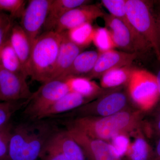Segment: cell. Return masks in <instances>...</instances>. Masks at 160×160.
I'll return each mask as SVG.
<instances>
[{"instance_id": "1", "label": "cell", "mask_w": 160, "mask_h": 160, "mask_svg": "<svg viewBox=\"0 0 160 160\" xmlns=\"http://www.w3.org/2000/svg\"><path fill=\"white\" fill-rule=\"evenodd\" d=\"M147 113L133 107L105 117H79L68 118L66 128L76 129L88 137L106 141L120 135L136 133L143 130Z\"/></svg>"}, {"instance_id": "2", "label": "cell", "mask_w": 160, "mask_h": 160, "mask_svg": "<svg viewBox=\"0 0 160 160\" xmlns=\"http://www.w3.org/2000/svg\"><path fill=\"white\" fill-rule=\"evenodd\" d=\"M58 129L45 119L32 120L12 127L9 146L8 160H37Z\"/></svg>"}, {"instance_id": "3", "label": "cell", "mask_w": 160, "mask_h": 160, "mask_svg": "<svg viewBox=\"0 0 160 160\" xmlns=\"http://www.w3.org/2000/svg\"><path fill=\"white\" fill-rule=\"evenodd\" d=\"M62 33L54 30L40 34L32 47L28 77L42 84L51 80L60 44Z\"/></svg>"}, {"instance_id": "4", "label": "cell", "mask_w": 160, "mask_h": 160, "mask_svg": "<svg viewBox=\"0 0 160 160\" xmlns=\"http://www.w3.org/2000/svg\"><path fill=\"white\" fill-rule=\"evenodd\" d=\"M135 107L128 93L127 86L107 89L95 99L77 109L61 115L68 118L105 117Z\"/></svg>"}, {"instance_id": "5", "label": "cell", "mask_w": 160, "mask_h": 160, "mask_svg": "<svg viewBox=\"0 0 160 160\" xmlns=\"http://www.w3.org/2000/svg\"><path fill=\"white\" fill-rule=\"evenodd\" d=\"M116 48L124 52L137 54L150 48L148 43L131 26L126 14V7L122 6L112 15L104 13L102 17Z\"/></svg>"}, {"instance_id": "6", "label": "cell", "mask_w": 160, "mask_h": 160, "mask_svg": "<svg viewBox=\"0 0 160 160\" xmlns=\"http://www.w3.org/2000/svg\"><path fill=\"white\" fill-rule=\"evenodd\" d=\"M126 12L131 26L146 40L160 61V43L151 2L126 0Z\"/></svg>"}, {"instance_id": "7", "label": "cell", "mask_w": 160, "mask_h": 160, "mask_svg": "<svg viewBox=\"0 0 160 160\" xmlns=\"http://www.w3.org/2000/svg\"><path fill=\"white\" fill-rule=\"evenodd\" d=\"M127 89L133 106L146 113L159 101L156 76L145 69H133Z\"/></svg>"}, {"instance_id": "8", "label": "cell", "mask_w": 160, "mask_h": 160, "mask_svg": "<svg viewBox=\"0 0 160 160\" xmlns=\"http://www.w3.org/2000/svg\"><path fill=\"white\" fill-rule=\"evenodd\" d=\"M69 92L64 78H58L43 83L29 99L24 108V115L30 121L39 120L47 109Z\"/></svg>"}, {"instance_id": "9", "label": "cell", "mask_w": 160, "mask_h": 160, "mask_svg": "<svg viewBox=\"0 0 160 160\" xmlns=\"http://www.w3.org/2000/svg\"><path fill=\"white\" fill-rule=\"evenodd\" d=\"M66 129L81 146L86 160H126L108 142L89 137L72 128Z\"/></svg>"}, {"instance_id": "10", "label": "cell", "mask_w": 160, "mask_h": 160, "mask_svg": "<svg viewBox=\"0 0 160 160\" xmlns=\"http://www.w3.org/2000/svg\"><path fill=\"white\" fill-rule=\"evenodd\" d=\"M52 0H30L23 12L20 26L26 32L32 47L46 22Z\"/></svg>"}, {"instance_id": "11", "label": "cell", "mask_w": 160, "mask_h": 160, "mask_svg": "<svg viewBox=\"0 0 160 160\" xmlns=\"http://www.w3.org/2000/svg\"><path fill=\"white\" fill-rule=\"evenodd\" d=\"M23 75L0 68V102H13L29 99L32 92Z\"/></svg>"}, {"instance_id": "12", "label": "cell", "mask_w": 160, "mask_h": 160, "mask_svg": "<svg viewBox=\"0 0 160 160\" xmlns=\"http://www.w3.org/2000/svg\"><path fill=\"white\" fill-rule=\"evenodd\" d=\"M105 12L96 4H87L77 7L67 12L58 22L54 31L58 32L68 31L85 24L91 23Z\"/></svg>"}, {"instance_id": "13", "label": "cell", "mask_w": 160, "mask_h": 160, "mask_svg": "<svg viewBox=\"0 0 160 160\" xmlns=\"http://www.w3.org/2000/svg\"><path fill=\"white\" fill-rule=\"evenodd\" d=\"M137 54L112 49L100 53L93 69L86 78H99L107 71L116 68L131 66Z\"/></svg>"}, {"instance_id": "14", "label": "cell", "mask_w": 160, "mask_h": 160, "mask_svg": "<svg viewBox=\"0 0 160 160\" xmlns=\"http://www.w3.org/2000/svg\"><path fill=\"white\" fill-rule=\"evenodd\" d=\"M61 33L62 40L51 80L62 77L70 68L76 58L82 52L83 49L69 40L67 31Z\"/></svg>"}, {"instance_id": "15", "label": "cell", "mask_w": 160, "mask_h": 160, "mask_svg": "<svg viewBox=\"0 0 160 160\" xmlns=\"http://www.w3.org/2000/svg\"><path fill=\"white\" fill-rule=\"evenodd\" d=\"M9 40L28 77L32 46L27 35L20 25L14 24L12 29Z\"/></svg>"}, {"instance_id": "16", "label": "cell", "mask_w": 160, "mask_h": 160, "mask_svg": "<svg viewBox=\"0 0 160 160\" xmlns=\"http://www.w3.org/2000/svg\"><path fill=\"white\" fill-rule=\"evenodd\" d=\"M90 102L76 92H69L58 100L40 117L39 120L46 119L65 114Z\"/></svg>"}, {"instance_id": "17", "label": "cell", "mask_w": 160, "mask_h": 160, "mask_svg": "<svg viewBox=\"0 0 160 160\" xmlns=\"http://www.w3.org/2000/svg\"><path fill=\"white\" fill-rule=\"evenodd\" d=\"M88 0H52L44 26L46 31L54 30L58 21L72 9L90 4Z\"/></svg>"}, {"instance_id": "18", "label": "cell", "mask_w": 160, "mask_h": 160, "mask_svg": "<svg viewBox=\"0 0 160 160\" xmlns=\"http://www.w3.org/2000/svg\"><path fill=\"white\" fill-rule=\"evenodd\" d=\"M69 92H76L90 101H93L104 93V89L92 80L83 77L64 78Z\"/></svg>"}, {"instance_id": "19", "label": "cell", "mask_w": 160, "mask_h": 160, "mask_svg": "<svg viewBox=\"0 0 160 160\" xmlns=\"http://www.w3.org/2000/svg\"><path fill=\"white\" fill-rule=\"evenodd\" d=\"M52 140L69 160H86L81 146L69 134L67 129L58 130Z\"/></svg>"}, {"instance_id": "20", "label": "cell", "mask_w": 160, "mask_h": 160, "mask_svg": "<svg viewBox=\"0 0 160 160\" xmlns=\"http://www.w3.org/2000/svg\"><path fill=\"white\" fill-rule=\"evenodd\" d=\"M99 52L94 50L82 52L75 59L72 65L60 78L86 77L93 69Z\"/></svg>"}, {"instance_id": "21", "label": "cell", "mask_w": 160, "mask_h": 160, "mask_svg": "<svg viewBox=\"0 0 160 160\" xmlns=\"http://www.w3.org/2000/svg\"><path fill=\"white\" fill-rule=\"evenodd\" d=\"M134 139L128 146L125 152L126 160H151L153 148L142 130L133 135Z\"/></svg>"}, {"instance_id": "22", "label": "cell", "mask_w": 160, "mask_h": 160, "mask_svg": "<svg viewBox=\"0 0 160 160\" xmlns=\"http://www.w3.org/2000/svg\"><path fill=\"white\" fill-rule=\"evenodd\" d=\"M133 69L129 66L107 71L100 78V86L103 89H110L127 86Z\"/></svg>"}, {"instance_id": "23", "label": "cell", "mask_w": 160, "mask_h": 160, "mask_svg": "<svg viewBox=\"0 0 160 160\" xmlns=\"http://www.w3.org/2000/svg\"><path fill=\"white\" fill-rule=\"evenodd\" d=\"M0 63L3 69L27 78L19 58L12 46L9 38L0 48Z\"/></svg>"}, {"instance_id": "24", "label": "cell", "mask_w": 160, "mask_h": 160, "mask_svg": "<svg viewBox=\"0 0 160 160\" xmlns=\"http://www.w3.org/2000/svg\"><path fill=\"white\" fill-rule=\"evenodd\" d=\"M94 31L91 23H87L66 31L69 40L84 49L92 42Z\"/></svg>"}, {"instance_id": "25", "label": "cell", "mask_w": 160, "mask_h": 160, "mask_svg": "<svg viewBox=\"0 0 160 160\" xmlns=\"http://www.w3.org/2000/svg\"><path fill=\"white\" fill-rule=\"evenodd\" d=\"M143 131L148 140L155 142L160 138V103L146 114L143 122Z\"/></svg>"}, {"instance_id": "26", "label": "cell", "mask_w": 160, "mask_h": 160, "mask_svg": "<svg viewBox=\"0 0 160 160\" xmlns=\"http://www.w3.org/2000/svg\"><path fill=\"white\" fill-rule=\"evenodd\" d=\"M92 42L100 53L116 48L110 32L106 27L95 28Z\"/></svg>"}, {"instance_id": "27", "label": "cell", "mask_w": 160, "mask_h": 160, "mask_svg": "<svg viewBox=\"0 0 160 160\" xmlns=\"http://www.w3.org/2000/svg\"><path fill=\"white\" fill-rule=\"evenodd\" d=\"M29 100L13 102H0V127L9 123L15 113L20 109L25 108Z\"/></svg>"}, {"instance_id": "28", "label": "cell", "mask_w": 160, "mask_h": 160, "mask_svg": "<svg viewBox=\"0 0 160 160\" xmlns=\"http://www.w3.org/2000/svg\"><path fill=\"white\" fill-rule=\"evenodd\" d=\"M24 0H0V12H7L13 20L21 18L26 8Z\"/></svg>"}, {"instance_id": "29", "label": "cell", "mask_w": 160, "mask_h": 160, "mask_svg": "<svg viewBox=\"0 0 160 160\" xmlns=\"http://www.w3.org/2000/svg\"><path fill=\"white\" fill-rule=\"evenodd\" d=\"M39 158L41 160H69L55 144L51 138L44 146Z\"/></svg>"}, {"instance_id": "30", "label": "cell", "mask_w": 160, "mask_h": 160, "mask_svg": "<svg viewBox=\"0 0 160 160\" xmlns=\"http://www.w3.org/2000/svg\"><path fill=\"white\" fill-rule=\"evenodd\" d=\"M12 127L10 122L0 127V160H8L9 140Z\"/></svg>"}, {"instance_id": "31", "label": "cell", "mask_w": 160, "mask_h": 160, "mask_svg": "<svg viewBox=\"0 0 160 160\" xmlns=\"http://www.w3.org/2000/svg\"><path fill=\"white\" fill-rule=\"evenodd\" d=\"M13 21L10 15L0 12V48L9 38Z\"/></svg>"}, {"instance_id": "32", "label": "cell", "mask_w": 160, "mask_h": 160, "mask_svg": "<svg viewBox=\"0 0 160 160\" xmlns=\"http://www.w3.org/2000/svg\"><path fill=\"white\" fill-rule=\"evenodd\" d=\"M158 9L157 12H155L152 9L153 15H154L155 20L156 24L157 29L158 36L160 43V2H159Z\"/></svg>"}, {"instance_id": "33", "label": "cell", "mask_w": 160, "mask_h": 160, "mask_svg": "<svg viewBox=\"0 0 160 160\" xmlns=\"http://www.w3.org/2000/svg\"><path fill=\"white\" fill-rule=\"evenodd\" d=\"M151 160H160V138L155 142L153 153Z\"/></svg>"}, {"instance_id": "34", "label": "cell", "mask_w": 160, "mask_h": 160, "mask_svg": "<svg viewBox=\"0 0 160 160\" xmlns=\"http://www.w3.org/2000/svg\"><path fill=\"white\" fill-rule=\"evenodd\" d=\"M156 76L157 81V82L158 84V86L159 91L160 93V99L158 103V104H160V69L159 71L158 72L157 75Z\"/></svg>"}, {"instance_id": "35", "label": "cell", "mask_w": 160, "mask_h": 160, "mask_svg": "<svg viewBox=\"0 0 160 160\" xmlns=\"http://www.w3.org/2000/svg\"><path fill=\"white\" fill-rule=\"evenodd\" d=\"M1 63H0V68H1Z\"/></svg>"}]
</instances>
